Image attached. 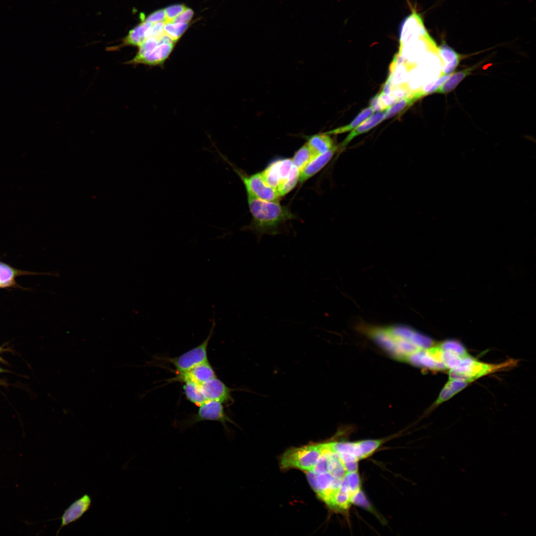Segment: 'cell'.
I'll return each instance as SVG.
<instances>
[{
	"mask_svg": "<svg viewBox=\"0 0 536 536\" xmlns=\"http://www.w3.org/2000/svg\"><path fill=\"white\" fill-rule=\"evenodd\" d=\"M216 421L220 422L225 429L227 431L226 423H233L225 413L222 402L213 401L206 400L199 405L198 413L192 419L184 424L187 427L202 421Z\"/></svg>",
	"mask_w": 536,
	"mask_h": 536,
	"instance_id": "ba28073f",
	"label": "cell"
},
{
	"mask_svg": "<svg viewBox=\"0 0 536 536\" xmlns=\"http://www.w3.org/2000/svg\"><path fill=\"white\" fill-rule=\"evenodd\" d=\"M328 472L334 478L341 480L347 473L338 454L331 452Z\"/></svg>",
	"mask_w": 536,
	"mask_h": 536,
	"instance_id": "d4e9b609",
	"label": "cell"
},
{
	"mask_svg": "<svg viewBox=\"0 0 536 536\" xmlns=\"http://www.w3.org/2000/svg\"><path fill=\"white\" fill-rule=\"evenodd\" d=\"M261 173L266 183L275 189L280 196L287 194L295 187L300 174L290 159L274 161Z\"/></svg>",
	"mask_w": 536,
	"mask_h": 536,
	"instance_id": "277c9868",
	"label": "cell"
},
{
	"mask_svg": "<svg viewBox=\"0 0 536 536\" xmlns=\"http://www.w3.org/2000/svg\"><path fill=\"white\" fill-rule=\"evenodd\" d=\"M183 389L187 399L191 402L200 405L206 400L203 396L201 385L190 380H185Z\"/></svg>",
	"mask_w": 536,
	"mask_h": 536,
	"instance_id": "603a6c76",
	"label": "cell"
},
{
	"mask_svg": "<svg viewBox=\"0 0 536 536\" xmlns=\"http://www.w3.org/2000/svg\"><path fill=\"white\" fill-rule=\"evenodd\" d=\"M443 351H447L454 353L461 357L469 355L464 346L459 341L448 340L443 342L440 345Z\"/></svg>",
	"mask_w": 536,
	"mask_h": 536,
	"instance_id": "4dcf8cb0",
	"label": "cell"
},
{
	"mask_svg": "<svg viewBox=\"0 0 536 536\" xmlns=\"http://www.w3.org/2000/svg\"><path fill=\"white\" fill-rule=\"evenodd\" d=\"M438 55L446 64L464 57L448 45L444 41H443L441 45L438 47Z\"/></svg>",
	"mask_w": 536,
	"mask_h": 536,
	"instance_id": "f1b7e54d",
	"label": "cell"
},
{
	"mask_svg": "<svg viewBox=\"0 0 536 536\" xmlns=\"http://www.w3.org/2000/svg\"><path fill=\"white\" fill-rule=\"evenodd\" d=\"M307 476L311 486L318 497L326 503L340 487L341 480L333 477L328 472L317 474L307 471Z\"/></svg>",
	"mask_w": 536,
	"mask_h": 536,
	"instance_id": "9c48e42d",
	"label": "cell"
},
{
	"mask_svg": "<svg viewBox=\"0 0 536 536\" xmlns=\"http://www.w3.org/2000/svg\"><path fill=\"white\" fill-rule=\"evenodd\" d=\"M337 148V146H335L326 152L315 157L300 173L299 182H304L320 171L331 160Z\"/></svg>",
	"mask_w": 536,
	"mask_h": 536,
	"instance_id": "5bb4252c",
	"label": "cell"
},
{
	"mask_svg": "<svg viewBox=\"0 0 536 536\" xmlns=\"http://www.w3.org/2000/svg\"><path fill=\"white\" fill-rule=\"evenodd\" d=\"M374 112V110L370 106L362 110L350 124L327 132L324 134L328 135L337 134L348 132L359 125L362 122L370 117Z\"/></svg>",
	"mask_w": 536,
	"mask_h": 536,
	"instance_id": "cb8c5ba5",
	"label": "cell"
},
{
	"mask_svg": "<svg viewBox=\"0 0 536 536\" xmlns=\"http://www.w3.org/2000/svg\"><path fill=\"white\" fill-rule=\"evenodd\" d=\"M351 497L348 489L341 483L339 488L331 496L326 504L332 509L344 511L348 509L351 504Z\"/></svg>",
	"mask_w": 536,
	"mask_h": 536,
	"instance_id": "2e32d148",
	"label": "cell"
},
{
	"mask_svg": "<svg viewBox=\"0 0 536 536\" xmlns=\"http://www.w3.org/2000/svg\"><path fill=\"white\" fill-rule=\"evenodd\" d=\"M189 26V24L186 23L165 22L164 26V33L176 43L188 28Z\"/></svg>",
	"mask_w": 536,
	"mask_h": 536,
	"instance_id": "484cf974",
	"label": "cell"
},
{
	"mask_svg": "<svg viewBox=\"0 0 536 536\" xmlns=\"http://www.w3.org/2000/svg\"><path fill=\"white\" fill-rule=\"evenodd\" d=\"M468 383L469 382L462 380H449L442 389L437 399L433 403V406H437L451 399L465 388Z\"/></svg>",
	"mask_w": 536,
	"mask_h": 536,
	"instance_id": "e0dca14e",
	"label": "cell"
},
{
	"mask_svg": "<svg viewBox=\"0 0 536 536\" xmlns=\"http://www.w3.org/2000/svg\"><path fill=\"white\" fill-rule=\"evenodd\" d=\"M247 193L250 211L253 217L251 229L259 234H275L278 227L285 221L294 218L286 207L278 201H267Z\"/></svg>",
	"mask_w": 536,
	"mask_h": 536,
	"instance_id": "7a4b0ae2",
	"label": "cell"
},
{
	"mask_svg": "<svg viewBox=\"0 0 536 536\" xmlns=\"http://www.w3.org/2000/svg\"><path fill=\"white\" fill-rule=\"evenodd\" d=\"M194 15V11L190 8H186L180 14L175 18L172 22H183L188 23Z\"/></svg>",
	"mask_w": 536,
	"mask_h": 536,
	"instance_id": "8d00e7d4",
	"label": "cell"
},
{
	"mask_svg": "<svg viewBox=\"0 0 536 536\" xmlns=\"http://www.w3.org/2000/svg\"></svg>",
	"mask_w": 536,
	"mask_h": 536,
	"instance_id": "b9f144b4",
	"label": "cell"
},
{
	"mask_svg": "<svg viewBox=\"0 0 536 536\" xmlns=\"http://www.w3.org/2000/svg\"><path fill=\"white\" fill-rule=\"evenodd\" d=\"M362 329L392 357L401 361L406 362L413 354L434 343L431 338L405 326H364Z\"/></svg>",
	"mask_w": 536,
	"mask_h": 536,
	"instance_id": "6da1fadb",
	"label": "cell"
},
{
	"mask_svg": "<svg viewBox=\"0 0 536 536\" xmlns=\"http://www.w3.org/2000/svg\"><path fill=\"white\" fill-rule=\"evenodd\" d=\"M21 274H25V272L16 270L0 261V288H7L15 285L16 277Z\"/></svg>",
	"mask_w": 536,
	"mask_h": 536,
	"instance_id": "7402d4cb",
	"label": "cell"
},
{
	"mask_svg": "<svg viewBox=\"0 0 536 536\" xmlns=\"http://www.w3.org/2000/svg\"><path fill=\"white\" fill-rule=\"evenodd\" d=\"M165 22L161 21L153 23L145 32V40L149 37L159 38L164 33Z\"/></svg>",
	"mask_w": 536,
	"mask_h": 536,
	"instance_id": "836d02e7",
	"label": "cell"
},
{
	"mask_svg": "<svg viewBox=\"0 0 536 536\" xmlns=\"http://www.w3.org/2000/svg\"><path fill=\"white\" fill-rule=\"evenodd\" d=\"M417 100L414 97H405L399 99L393 105L387 109L384 113V120L396 116L406 108L412 105Z\"/></svg>",
	"mask_w": 536,
	"mask_h": 536,
	"instance_id": "4316f807",
	"label": "cell"
},
{
	"mask_svg": "<svg viewBox=\"0 0 536 536\" xmlns=\"http://www.w3.org/2000/svg\"><path fill=\"white\" fill-rule=\"evenodd\" d=\"M384 120V113L383 112L379 111L373 115H371L369 118L364 120L358 125L357 127H356L351 131L349 134L341 143L340 145V148L342 149H344L349 143L356 136L369 131Z\"/></svg>",
	"mask_w": 536,
	"mask_h": 536,
	"instance_id": "9a60e30c",
	"label": "cell"
},
{
	"mask_svg": "<svg viewBox=\"0 0 536 536\" xmlns=\"http://www.w3.org/2000/svg\"><path fill=\"white\" fill-rule=\"evenodd\" d=\"M307 143L316 155L325 153L335 146L329 135L324 133L312 136Z\"/></svg>",
	"mask_w": 536,
	"mask_h": 536,
	"instance_id": "d6986e66",
	"label": "cell"
},
{
	"mask_svg": "<svg viewBox=\"0 0 536 536\" xmlns=\"http://www.w3.org/2000/svg\"><path fill=\"white\" fill-rule=\"evenodd\" d=\"M513 360L504 363L493 365L477 361L474 359L466 368L461 369L468 376L469 382L474 380L487 374L507 368L515 364Z\"/></svg>",
	"mask_w": 536,
	"mask_h": 536,
	"instance_id": "7c38bea8",
	"label": "cell"
},
{
	"mask_svg": "<svg viewBox=\"0 0 536 536\" xmlns=\"http://www.w3.org/2000/svg\"><path fill=\"white\" fill-rule=\"evenodd\" d=\"M478 67V64L461 70L454 73L452 76L440 86L435 91V93L446 94L453 90L456 86L466 76L471 73L472 70Z\"/></svg>",
	"mask_w": 536,
	"mask_h": 536,
	"instance_id": "ffe728a7",
	"label": "cell"
},
{
	"mask_svg": "<svg viewBox=\"0 0 536 536\" xmlns=\"http://www.w3.org/2000/svg\"><path fill=\"white\" fill-rule=\"evenodd\" d=\"M201 387L206 400H213L223 403L231 401L232 399L230 389L216 377L201 385Z\"/></svg>",
	"mask_w": 536,
	"mask_h": 536,
	"instance_id": "8fae6325",
	"label": "cell"
},
{
	"mask_svg": "<svg viewBox=\"0 0 536 536\" xmlns=\"http://www.w3.org/2000/svg\"><path fill=\"white\" fill-rule=\"evenodd\" d=\"M323 453L321 444L308 445L286 450L280 459L282 469H297L307 472L312 470Z\"/></svg>",
	"mask_w": 536,
	"mask_h": 536,
	"instance_id": "5b68a950",
	"label": "cell"
},
{
	"mask_svg": "<svg viewBox=\"0 0 536 536\" xmlns=\"http://www.w3.org/2000/svg\"><path fill=\"white\" fill-rule=\"evenodd\" d=\"M360 460L371 455L381 445L380 440H366L356 442Z\"/></svg>",
	"mask_w": 536,
	"mask_h": 536,
	"instance_id": "83f0119b",
	"label": "cell"
},
{
	"mask_svg": "<svg viewBox=\"0 0 536 536\" xmlns=\"http://www.w3.org/2000/svg\"><path fill=\"white\" fill-rule=\"evenodd\" d=\"M153 24L145 20L143 21L129 32L128 35L124 39L122 46L130 45L138 47L145 40V32Z\"/></svg>",
	"mask_w": 536,
	"mask_h": 536,
	"instance_id": "ac0fdd59",
	"label": "cell"
},
{
	"mask_svg": "<svg viewBox=\"0 0 536 536\" xmlns=\"http://www.w3.org/2000/svg\"><path fill=\"white\" fill-rule=\"evenodd\" d=\"M461 59H458L446 65L441 75L450 74L459 65Z\"/></svg>",
	"mask_w": 536,
	"mask_h": 536,
	"instance_id": "f35d334b",
	"label": "cell"
},
{
	"mask_svg": "<svg viewBox=\"0 0 536 536\" xmlns=\"http://www.w3.org/2000/svg\"><path fill=\"white\" fill-rule=\"evenodd\" d=\"M222 159L232 167L244 184L247 193H249L260 199L271 201H278L280 196L276 190L268 185L261 173L251 176L246 175L241 170L234 165L225 156L220 153Z\"/></svg>",
	"mask_w": 536,
	"mask_h": 536,
	"instance_id": "8992f818",
	"label": "cell"
},
{
	"mask_svg": "<svg viewBox=\"0 0 536 536\" xmlns=\"http://www.w3.org/2000/svg\"><path fill=\"white\" fill-rule=\"evenodd\" d=\"M379 95V102L383 111L396 103L399 99L392 94H385L380 92Z\"/></svg>",
	"mask_w": 536,
	"mask_h": 536,
	"instance_id": "e575fe53",
	"label": "cell"
},
{
	"mask_svg": "<svg viewBox=\"0 0 536 536\" xmlns=\"http://www.w3.org/2000/svg\"><path fill=\"white\" fill-rule=\"evenodd\" d=\"M181 380H190L201 385L216 377L215 373L208 361L200 363L189 371L179 374Z\"/></svg>",
	"mask_w": 536,
	"mask_h": 536,
	"instance_id": "4fadbf2b",
	"label": "cell"
},
{
	"mask_svg": "<svg viewBox=\"0 0 536 536\" xmlns=\"http://www.w3.org/2000/svg\"><path fill=\"white\" fill-rule=\"evenodd\" d=\"M351 503L359 505L369 511L372 510L363 493L360 490L351 497Z\"/></svg>",
	"mask_w": 536,
	"mask_h": 536,
	"instance_id": "d590c367",
	"label": "cell"
},
{
	"mask_svg": "<svg viewBox=\"0 0 536 536\" xmlns=\"http://www.w3.org/2000/svg\"><path fill=\"white\" fill-rule=\"evenodd\" d=\"M91 497L85 494L73 502L64 512L61 517V523L57 535L62 529L80 519L91 506Z\"/></svg>",
	"mask_w": 536,
	"mask_h": 536,
	"instance_id": "30bf717a",
	"label": "cell"
},
{
	"mask_svg": "<svg viewBox=\"0 0 536 536\" xmlns=\"http://www.w3.org/2000/svg\"><path fill=\"white\" fill-rule=\"evenodd\" d=\"M215 326V320L213 319L209 333L201 344L181 355L170 359L179 374L184 373L194 366L208 361L207 348Z\"/></svg>",
	"mask_w": 536,
	"mask_h": 536,
	"instance_id": "52a82bcc",
	"label": "cell"
},
{
	"mask_svg": "<svg viewBox=\"0 0 536 536\" xmlns=\"http://www.w3.org/2000/svg\"><path fill=\"white\" fill-rule=\"evenodd\" d=\"M370 107L374 111H382L379 102V95H376L373 97L370 102Z\"/></svg>",
	"mask_w": 536,
	"mask_h": 536,
	"instance_id": "ab89813d",
	"label": "cell"
},
{
	"mask_svg": "<svg viewBox=\"0 0 536 536\" xmlns=\"http://www.w3.org/2000/svg\"><path fill=\"white\" fill-rule=\"evenodd\" d=\"M145 20L152 23L161 21L165 22L166 21V18L164 9H161L157 10L151 13L147 16Z\"/></svg>",
	"mask_w": 536,
	"mask_h": 536,
	"instance_id": "74e56055",
	"label": "cell"
},
{
	"mask_svg": "<svg viewBox=\"0 0 536 536\" xmlns=\"http://www.w3.org/2000/svg\"><path fill=\"white\" fill-rule=\"evenodd\" d=\"M317 156L306 143L295 153L292 159L293 165L300 173Z\"/></svg>",
	"mask_w": 536,
	"mask_h": 536,
	"instance_id": "44dd1931",
	"label": "cell"
},
{
	"mask_svg": "<svg viewBox=\"0 0 536 536\" xmlns=\"http://www.w3.org/2000/svg\"><path fill=\"white\" fill-rule=\"evenodd\" d=\"M3 371V370L0 368V372Z\"/></svg>",
	"mask_w": 536,
	"mask_h": 536,
	"instance_id": "60d3db41",
	"label": "cell"
},
{
	"mask_svg": "<svg viewBox=\"0 0 536 536\" xmlns=\"http://www.w3.org/2000/svg\"><path fill=\"white\" fill-rule=\"evenodd\" d=\"M463 358L451 352L443 351V363L447 369L458 367Z\"/></svg>",
	"mask_w": 536,
	"mask_h": 536,
	"instance_id": "1f68e13d",
	"label": "cell"
},
{
	"mask_svg": "<svg viewBox=\"0 0 536 536\" xmlns=\"http://www.w3.org/2000/svg\"><path fill=\"white\" fill-rule=\"evenodd\" d=\"M342 484L348 489L351 496L360 490V481L357 471L347 472Z\"/></svg>",
	"mask_w": 536,
	"mask_h": 536,
	"instance_id": "f546056e",
	"label": "cell"
},
{
	"mask_svg": "<svg viewBox=\"0 0 536 536\" xmlns=\"http://www.w3.org/2000/svg\"><path fill=\"white\" fill-rule=\"evenodd\" d=\"M187 7L184 4H177L170 5L164 9L166 21L170 22L180 14Z\"/></svg>",
	"mask_w": 536,
	"mask_h": 536,
	"instance_id": "d6a6232c",
	"label": "cell"
},
{
	"mask_svg": "<svg viewBox=\"0 0 536 536\" xmlns=\"http://www.w3.org/2000/svg\"><path fill=\"white\" fill-rule=\"evenodd\" d=\"M176 43L165 33L159 38L149 37L138 46L136 54L127 64L163 67Z\"/></svg>",
	"mask_w": 536,
	"mask_h": 536,
	"instance_id": "3957f363",
	"label": "cell"
}]
</instances>
